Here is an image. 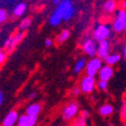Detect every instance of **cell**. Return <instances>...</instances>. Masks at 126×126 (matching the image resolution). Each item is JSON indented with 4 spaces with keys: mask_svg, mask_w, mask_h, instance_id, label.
I'll return each mask as SVG.
<instances>
[{
    "mask_svg": "<svg viewBox=\"0 0 126 126\" xmlns=\"http://www.w3.org/2000/svg\"><path fill=\"white\" fill-rule=\"evenodd\" d=\"M125 23H126V10L118 8L116 10V12H115V16L113 18L112 25H111L113 31L117 33L124 31Z\"/></svg>",
    "mask_w": 126,
    "mask_h": 126,
    "instance_id": "cell-3",
    "label": "cell"
},
{
    "mask_svg": "<svg viewBox=\"0 0 126 126\" xmlns=\"http://www.w3.org/2000/svg\"><path fill=\"white\" fill-rule=\"evenodd\" d=\"M5 60H6V54H5V51L0 50V65H2L3 63L5 62Z\"/></svg>",
    "mask_w": 126,
    "mask_h": 126,
    "instance_id": "cell-28",
    "label": "cell"
},
{
    "mask_svg": "<svg viewBox=\"0 0 126 126\" xmlns=\"http://www.w3.org/2000/svg\"><path fill=\"white\" fill-rule=\"evenodd\" d=\"M52 44H54V40H52L51 38H47V39L45 40V46H46L47 47H50L52 46Z\"/></svg>",
    "mask_w": 126,
    "mask_h": 126,
    "instance_id": "cell-29",
    "label": "cell"
},
{
    "mask_svg": "<svg viewBox=\"0 0 126 126\" xmlns=\"http://www.w3.org/2000/svg\"><path fill=\"white\" fill-rule=\"evenodd\" d=\"M120 61H121V55L118 54V52H110V55L104 60L106 65L111 67H113L114 65H117Z\"/></svg>",
    "mask_w": 126,
    "mask_h": 126,
    "instance_id": "cell-15",
    "label": "cell"
},
{
    "mask_svg": "<svg viewBox=\"0 0 126 126\" xmlns=\"http://www.w3.org/2000/svg\"><path fill=\"white\" fill-rule=\"evenodd\" d=\"M52 3L56 4V5H59L61 3V1H60V0H55V1H52Z\"/></svg>",
    "mask_w": 126,
    "mask_h": 126,
    "instance_id": "cell-35",
    "label": "cell"
},
{
    "mask_svg": "<svg viewBox=\"0 0 126 126\" xmlns=\"http://www.w3.org/2000/svg\"><path fill=\"white\" fill-rule=\"evenodd\" d=\"M37 121V117H32V116H28L27 114H22L20 115L17 125L18 126H34Z\"/></svg>",
    "mask_w": 126,
    "mask_h": 126,
    "instance_id": "cell-11",
    "label": "cell"
},
{
    "mask_svg": "<svg viewBox=\"0 0 126 126\" xmlns=\"http://www.w3.org/2000/svg\"><path fill=\"white\" fill-rule=\"evenodd\" d=\"M113 75H114V69L113 67L108 65H104L98 73L99 79L101 81H106V82H108L113 77Z\"/></svg>",
    "mask_w": 126,
    "mask_h": 126,
    "instance_id": "cell-9",
    "label": "cell"
},
{
    "mask_svg": "<svg viewBox=\"0 0 126 126\" xmlns=\"http://www.w3.org/2000/svg\"><path fill=\"white\" fill-rule=\"evenodd\" d=\"M8 18V13L5 9H2V8H0V24H2L4 23L6 20Z\"/></svg>",
    "mask_w": 126,
    "mask_h": 126,
    "instance_id": "cell-24",
    "label": "cell"
},
{
    "mask_svg": "<svg viewBox=\"0 0 126 126\" xmlns=\"http://www.w3.org/2000/svg\"><path fill=\"white\" fill-rule=\"evenodd\" d=\"M55 11L61 16L63 21H70L76 14V6L71 0H63L57 6Z\"/></svg>",
    "mask_w": 126,
    "mask_h": 126,
    "instance_id": "cell-1",
    "label": "cell"
},
{
    "mask_svg": "<svg viewBox=\"0 0 126 126\" xmlns=\"http://www.w3.org/2000/svg\"><path fill=\"white\" fill-rule=\"evenodd\" d=\"M122 57L124 59V61L126 62V41L123 45V47H122Z\"/></svg>",
    "mask_w": 126,
    "mask_h": 126,
    "instance_id": "cell-31",
    "label": "cell"
},
{
    "mask_svg": "<svg viewBox=\"0 0 126 126\" xmlns=\"http://www.w3.org/2000/svg\"><path fill=\"white\" fill-rule=\"evenodd\" d=\"M114 112V107L112 106L111 104L106 103V104H103L102 106L99 108V114L103 117H109L113 114Z\"/></svg>",
    "mask_w": 126,
    "mask_h": 126,
    "instance_id": "cell-16",
    "label": "cell"
},
{
    "mask_svg": "<svg viewBox=\"0 0 126 126\" xmlns=\"http://www.w3.org/2000/svg\"><path fill=\"white\" fill-rule=\"evenodd\" d=\"M120 115L121 118L124 122H126V95H124L123 97V103H122V108L120 111Z\"/></svg>",
    "mask_w": 126,
    "mask_h": 126,
    "instance_id": "cell-23",
    "label": "cell"
},
{
    "mask_svg": "<svg viewBox=\"0 0 126 126\" xmlns=\"http://www.w3.org/2000/svg\"><path fill=\"white\" fill-rule=\"evenodd\" d=\"M62 18H61V16L56 12V11H54L50 15H49V17H48V23L51 25V26H59L61 23H62Z\"/></svg>",
    "mask_w": 126,
    "mask_h": 126,
    "instance_id": "cell-20",
    "label": "cell"
},
{
    "mask_svg": "<svg viewBox=\"0 0 126 126\" xmlns=\"http://www.w3.org/2000/svg\"><path fill=\"white\" fill-rule=\"evenodd\" d=\"M10 43H11V36H9V37L4 41V44H3V47H4L5 49H7V48H8V47L10 46Z\"/></svg>",
    "mask_w": 126,
    "mask_h": 126,
    "instance_id": "cell-30",
    "label": "cell"
},
{
    "mask_svg": "<svg viewBox=\"0 0 126 126\" xmlns=\"http://www.w3.org/2000/svg\"><path fill=\"white\" fill-rule=\"evenodd\" d=\"M86 125H87V119L82 117L81 115L76 117V119H74V121L71 124V126H86Z\"/></svg>",
    "mask_w": 126,
    "mask_h": 126,
    "instance_id": "cell-21",
    "label": "cell"
},
{
    "mask_svg": "<svg viewBox=\"0 0 126 126\" xmlns=\"http://www.w3.org/2000/svg\"><path fill=\"white\" fill-rule=\"evenodd\" d=\"M30 24H31V19H30L29 17H26V18L22 19V21L20 22V24H19V29L23 32L24 30H26V29L30 26Z\"/></svg>",
    "mask_w": 126,
    "mask_h": 126,
    "instance_id": "cell-22",
    "label": "cell"
},
{
    "mask_svg": "<svg viewBox=\"0 0 126 126\" xmlns=\"http://www.w3.org/2000/svg\"><path fill=\"white\" fill-rule=\"evenodd\" d=\"M82 93L84 94H90L92 93L95 88L97 87V82L95 78L90 77V76H84L81 81H80V85H79Z\"/></svg>",
    "mask_w": 126,
    "mask_h": 126,
    "instance_id": "cell-7",
    "label": "cell"
},
{
    "mask_svg": "<svg viewBox=\"0 0 126 126\" xmlns=\"http://www.w3.org/2000/svg\"><path fill=\"white\" fill-rule=\"evenodd\" d=\"M72 93H73V95H75V96H79L80 94L82 93V91H81V89H80V87L79 86H76V87H74L72 89Z\"/></svg>",
    "mask_w": 126,
    "mask_h": 126,
    "instance_id": "cell-27",
    "label": "cell"
},
{
    "mask_svg": "<svg viewBox=\"0 0 126 126\" xmlns=\"http://www.w3.org/2000/svg\"><path fill=\"white\" fill-rule=\"evenodd\" d=\"M3 101H4V96H3V93H2V91L0 90V107H1V105H2Z\"/></svg>",
    "mask_w": 126,
    "mask_h": 126,
    "instance_id": "cell-32",
    "label": "cell"
},
{
    "mask_svg": "<svg viewBox=\"0 0 126 126\" xmlns=\"http://www.w3.org/2000/svg\"><path fill=\"white\" fill-rule=\"evenodd\" d=\"M62 118L65 121H70L77 117L79 114V104L76 101H72L68 103L62 110Z\"/></svg>",
    "mask_w": 126,
    "mask_h": 126,
    "instance_id": "cell-5",
    "label": "cell"
},
{
    "mask_svg": "<svg viewBox=\"0 0 126 126\" xmlns=\"http://www.w3.org/2000/svg\"><path fill=\"white\" fill-rule=\"evenodd\" d=\"M80 115H81L82 117L85 118V119H88V118L90 117L91 114H90V111H89V110H86V109H85V110H82V111L80 112Z\"/></svg>",
    "mask_w": 126,
    "mask_h": 126,
    "instance_id": "cell-26",
    "label": "cell"
},
{
    "mask_svg": "<svg viewBox=\"0 0 126 126\" xmlns=\"http://www.w3.org/2000/svg\"><path fill=\"white\" fill-rule=\"evenodd\" d=\"M41 111V105L39 103H32L27 106L26 108V113L28 116H32V117H37L38 114Z\"/></svg>",
    "mask_w": 126,
    "mask_h": 126,
    "instance_id": "cell-13",
    "label": "cell"
},
{
    "mask_svg": "<svg viewBox=\"0 0 126 126\" xmlns=\"http://www.w3.org/2000/svg\"><path fill=\"white\" fill-rule=\"evenodd\" d=\"M124 126H126V122H125V124H124Z\"/></svg>",
    "mask_w": 126,
    "mask_h": 126,
    "instance_id": "cell-37",
    "label": "cell"
},
{
    "mask_svg": "<svg viewBox=\"0 0 126 126\" xmlns=\"http://www.w3.org/2000/svg\"><path fill=\"white\" fill-rule=\"evenodd\" d=\"M26 9H27V5L24 2H20V3H18V4H16L14 6V8H13V15L15 17L22 16L25 13Z\"/></svg>",
    "mask_w": 126,
    "mask_h": 126,
    "instance_id": "cell-18",
    "label": "cell"
},
{
    "mask_svg": "<svg viewBox=\"0 0 126 126\" xmlns=\"http://www.w3.org/2000/svg\"><path fill=\"white\" fill-rule=\"evenodd\" d=\"M103 67V61L101 59H99L98 57L92 58L87 62V65L85 68L86 71V75L95 78L96 75H98L99 71L101 70V68Z\"/></svg>",
    "mask_w": 126,
    "mask_h": 126,
    "instance_id": "cell-6",
    "label": "cell"
},
{
    "mask_svg": "<svg viewBox=\"0 0 126 126\" xmlns=\"http://www.w3.org/2000/svg\"><path fill=\"white\" fill-rule=\"evenodd\" d=\"M70 30L65 28V29H63L61 32L58 34L57 38H56V43L57 45H62V44H64L66 40H68V38L70 37Z\"/></svg>",
    "mask_w": 126,
    "mask_h": 126,
    "instance_id": "cell-19",
    "label": "cell"
},
{
    "mask_svg": "<svg viewBox=\"0 0 126 126\" xmlns=\"http://www.w3.org/2000/svg\"><path fill=\"white\" fill-rule=\"evenodd\" d=\"M87 60L85 58H80L76 61L75 65H74V73L75 74H80V73L86 68V65H87Z\"/></svg>",
    "mask_w": 126,
    "mask_h": 126,
    "instance_id": "cell-17",
    "label": "cell"
},
{
    "mask_svg": "<svg viewBox=\"0 0 126 126\" xmlns=\"http://www.w3.org/2000/svg\"><path fill=\"white\" fill-rule=\"evenodd\" d=\"M98 46L99 43L97 40H95L93 38V36H87L83 39L82 41V50L85 52V54L89 57L95 58V56H97V51H98Z\"/></svg>",
    "mask_w": 126,
    "mask_h": 126,
    "instance_id": "cell-4",
    "label": "cell"
},
{
    "mask_svg": "<svg viewBox=\"0 0 126 126\" xmlns=\"http://www.w3.org/2000/svg\"><path fill=\"white\" fill-rule=\"evenodd\" d=\"M18 118H19V115L16 110L10 111L4 117L2 121V126H14L17 123Z\"/></svg>",
    "mask_w": 126,
    "mask_h": 126,
    "instance_id": "cell-10",
    "label": "cell"
},
{
    "mask_svg": "<svg viewBox=\"0 0 126 126\" xmlns=\"http://www.w3.org/2000/svg\"><path fill=\"white\" fill-rule=\"evenodd\" d=\"M23 36H24V32H22V31H19V32H16L14 35H12L11 36V43H10V46L8 47V48L6 49V51L7 52H10L11 50H13L15 48V47L22 40Z\"/></svg>",
    "mask_w": 126,
    "mask_h": 126,
    "instance_id": "cell-12",
    "label": "cell"
},
{
    "mask_svg": "<svg viewBox=\"0 0 126 126\" xmlns=\"http://www.w3.org/2000/svg\"><path fill=\"white\" fill-rule=\"evenodd\" d=\"M112 31H113L112 26L109 23H105V22L98 23L95 27H94L93 38L95 40H97L98 43H100L102 40H106L111 36Z\"/></svg>",
    "mask_w": 126,
    "mask_h": 126,
    "instance_id": "cell-2",
    "label": "cell"
},
{
    "mask_svg": "<svg viewBox=\"0 0 126 126\" xmlns=\"http://www.w3.org/2000/svg\"><path fill=\"white\" fill-rule=\"evenodd\" d=\"M120 8L126 10V1H121L120 2Z\"/></svg>",
    "mask_w": 126,
    "mask_h": 126,
    "instance_id": "cell-33",
    "label": "cell"
},
{
    "mask_svg": "<svg viewBox=\"0 0 126 126\" xmlns=\"http://www.w3.org/2000/svg\"><path fill=\"white\" fill-rule=\"evenodd\" d=\"M117 10V2L114 0H107L103 4V11L106 14H112Z\"/></svg>",
    "mask_w": 126,
    "mask_h": 126,
    "instance_id": "cell-14",
    "label": "cell"
},
{
    "mask_svg": "<svg viewBox=\"0 0 126 126\" xmlns=\"http://www.w3.org/2000/svg\"><path fill=\"white\" fill-rule=\"evenodd\" d=\"M35 96H36V94L34 92H31L28 96V99H33V98H35Z\"/></svg>",
    "mask_w": 126,
    "mask_h": 126,
    "instance_id": "cell-34",
    "label": "cell"
},
{
    "mask_svg": "<svg viewBox=\"0 0 126 126\" xmlns=\"http://www.w3.org/2000/svg\"><path fill=\"white\" fill-rule=\"evenodd\" d=\"M97 88H98L99 90H101V91H106L107 88H108V82L99 80V81L97 82Z\"/></svg>",
    "mask_w": 126,
    "mask_h": 126,
    "instance_id": "cell-25",
    "label": "cell"
},
{
    "mask_svg": "<svg viewBox=\"0 0 126 126\" xmlns=\"http://www.w3.org/2000/svg\"><path fill=\"white\" fill-rule=\"evenodd\" d=\"M124 32L126 33V23H125V27H124Z\"/></svg>",
    "mask_w": 126,
    "mask_h": 126,
    "instance_id": "cell-36",
    "label": "cell"
},
{
    "mask_svg": "<svg viewBox=\"0 0 126 126\" xmlns=\"http://www.w3.org/2000/svg\"><path fill=\"white\" fill-rule=\"evenodd\" d=\"M111 45H110V41L109 39H106V40H102L99 43V46H98V51H97V57L99 59H101L102 61L106 59L109 55H110V47Z\"/></svg>",
    "mask_w": 126,
    "mask_h": 126,
    "instance_id": "cell-8",
    "label": "cell"
}]
</instances>
